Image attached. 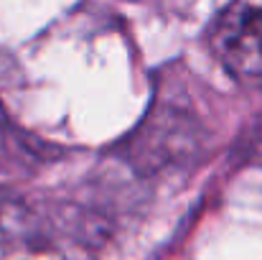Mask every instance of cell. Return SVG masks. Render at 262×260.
<instances>
[{"label": "cell", "instance_id": "obj_1", "mask_svg": "<svg viewBox=\"0 0 262 260\" xmlns=\"http://www.w3.org/2000/svg\"><path fill=\"white\" fill-rule=\"evenodd\" d=\"M206 38L229 77L262 87V8L247 0H232L214 15Z\"/></svg>", "mask_w": 262, "mask_h": 260}, {"label": "cell", "instance_id": "obj_2", "mask_svg": "<svg viewBox=\"0 0 262 260\" xmlns=\"http://www.w3.org/2000/svg\"><path fill=\"white\" fill-rule=\"evenodd\" d=\"M56 232H69V225H59L26 194L0 186V248L54 245Z\"/></svg>", "mask_w": 262, "mask_h": 260}, {"label": "cell", "instance_id": "obj_3", "mask_svg": "<svg viewBox=\"0 0 262 260\" xmlns=\"http://www.w3.org/2000/svg\"><path fill=\"white\" fill-rule=\"evenodd\" d=\"M23 82V74H20V67L15 64V59L5 51H0V120L5 117V102L8 97L20 87Z\"/></svg>", "mask_w": 262, "mask_h": 260}]
</instances>
